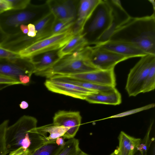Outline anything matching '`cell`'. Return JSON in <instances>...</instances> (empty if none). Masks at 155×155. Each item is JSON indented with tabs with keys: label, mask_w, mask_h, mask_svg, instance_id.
<instances>
[{
	"label": "cell",
	"mask_w": 155,
	"mask_h": 155,
	"mask_svg": "<svg viewBox=\"0 0 155 155\" xmlns=\"http://www.w3.org/2000/svg\"><path fill=\"white\" fill-rule=\"evenodd\" d=\"M130 16L118 0H101L87 22L88 45L108 41L115 29ZM85 28V27H84Z\"/></svg>",
	"instance_id": "1"
},
{
	"label": "cell",
	"mask_w": 155,
	"mask_h": 155,
	"mask_svg": "<svg viewBox=\"0 0 155 155\" xmlns=\"http://www.w3.org/2000/svg\"><path fill=\"white\" fill-rule=\"evenodd\" d=\"M109 40L132 44L155 55V11L150 16H130L115 29Z\"/></svg>",
	"instance_id": "2"
},
{
	"label": "cell",
	"mask_w": 155,
	"mask_h": 155,
	"mask_svg": "<svg viewBox=\"0 0 155 155\" xmlns=\"http://www.w3.org/2000/svg\"><path fill=\"white\" fill-rule=\"evenodd\" d=\"M36 119L32 116L24 115L14 124L8 127L6 131L5 141L8 153L20 147L28 150L30 154L46 143L38 134L31 130L36 127Z\"/></svg>",
	"instance_id": "3"
},
{
	"label": "cell",
	"mask_w": 155,
	"mask_h": 155,
	"mask_svg": "<svg viewBox=\"0 0 155 155\" xmlns=\"http://www.w3.org/2000/svg\"><path fill=\"white\" fill-rule=\"evenodd\" d=\"M84 48L63 57L50 69L36 74L49 78L54 76L68 75L97 70L88 63Z\"/></svg>",
	"instance_id": "4"
},
{
	"label": "cell",
	"mask_w": 155,
	"mask_h": 155,
	"mask_svg": "<svg viewBox=\"0 0 155 155\" xmlns=\"http://www.w3.org/2000/svg\"><path fill=\"white\" fill-rule=\"evenodd\" d=\"M73 26L62 32L38 40L18 52L20 57L30 59L47 52L58 51L74 36Z\"/></svg>",
	"instance_id": "5"
},
{
	"label": "cell",
	"mask_w": 155,
	"mask_h": 155,
	"mask_svg": "<svg viewBox=\"0 0 155 155\" xmlns=\"http://www.w3.org/2000/svg\"><path fill=\"white\" fill-rule=\"evenodd\" d=\"M154 64L155 55L147 54L141 57L130 70L125 88L129 96H136L141 93L144 81Z\"/></svg>",
	"instance_id": "6"
},
{
	"label": "cell",
	"mask_w": 155,
	"mask_h": 155,
	"mask_svg": "<svg viewBox=\"0 0 155 155\" xmlns=\"http://www.w3.org/2000/svg\"><path fill=\"white\" fill-rule=\"evenodd\" d=\"M87 61L92 67L107 70L114 69L119 63L130 58L104 48L98 45L84 48Z\"/></svg>",
	"instance_id": "7"
},
{
	"label": "cell",
	"mask_w": 155,
	"mask_h": 155,
	"mask_svg": "<svg viewBox=\"0 0 155 155\" xmlns=\"http://www.w3.org/2000/svg\"><path fill=\"white\" fill-rule=\"evenodd\" d=\"M71 78L99 85L115 87L116 79L114 69L107 70L99 69L68 75H56L51 78Z\"/></svg>",
	"instance_id": "8"
},
{
	"label": "cell",
	"mask_w": 155,
	"mask_h": 155,
	"mask_svg": "<svg viewBox=\"0 0 155 155\" xmlns=\"http://www.w3.org/2000/svg\"><path fill=\"white\" fill-rule=\"evenodd\" d=\"M34 72V68L29 59L21 57L12 59H0V74L18 80L20 75L31 76Z\"/></svg>",
	"instance_id": "9"
},
{
	"label": "cell",
	"mask_w": 155,
	"mask_h": 155,
	"mask_svg": "<svg viewBox=\"0 0 155 155\" xmlns=\"http://www.w3.org/2000/svg\"><path fill=\"white\" fill-rule=\"evenodd\" d=\"M81 121V117L78 111L59 110L55 114L53 124L64 127L67 131L63 136L64 139L74 137L78 131Z\"/></svg>",
	"instance_id": "10"
},
{
	"label": "cell",
	"mask_w": 155,
	"mask_h": 155,
	"mask_svg": "<svg viewBox=\"0 0 155 155\" xmlns=\"http://www.w3.org/2000/svg\"><path fill=\"white\" fill-rule=\"evenodd\" d=\"M44 84L52 92L81 100H85L87 96L97 93L72 84L50 78H48Z\"/></svg>",
	"instance_id": "11"
},
{
	"label": "cell",
	"mask_w": 155,
	"mask_h": 155,
	"mask_svg": "<svg viewBox=\"0 0 155 155\" xmlns=\"http://www.w3.org/2000/svg\"><path fill=\"white\" fill-rule=\"evenodd\" d=\"M46 3L54 18L69 21H75L77 16L74 1L71 0H49Z\"/></svg>",
	"instance_id": "12"
},
{
	"label": "cell",
	"mask_w": 155,
	"mask_h": 155,
	"mask_svg": "<svg viewBox=\"0 0 155 155\" xmlns=\"http://www.w3.org/2000/svg\"><path fill=\"white\" fill-rule=\"evenodd\" d=\"M101 0H81L73 27L74 35L83 33L85 25Z\"/></svg>",
	"instance_id": "13"
},
{
	"label": "cell",
	"mask_w": 155,
	"mask_h": 155,
	"mask_svg": "<svg viewBox=\"0 0 155 155\" xmlns=\"http://www.w3.org/2000/svg\"><path fill=\"white\" fill-rule=\"evenodd\" d=\"M95 45L130 58L142 57L147 54L139 48L129 43L108 40Z\"/></svg>",
	"instance_id": "14"
},
{
	"label": "cell",
	"mask_w": 155,
	"mask_h": 155,
	"mask_svg": "<svg viewBox=\"0 0 155 155\" xmlns=\"http://www.w3.org/2000/svg\"><path fill=\"white\" fill-rule=\"evenodd\" d=\"M85 100L91 104L116 105L122 101L121 96L117 89L114 87L108 91L98 92L87 96Z\"/></svg>",
	"instance_id": "15"
},
{
	"label": "cell",
	"mask_w": 155,
	"mask_h": 155,
	"mask_svg": "<svg viewBox=\"0 0 155 155\" xmlns=\"http://www.w3.org/2000/svg\"><path fill=\"white\" fill-rule=\"evenodd\" d=\"M58 51L45 53L29 59L34 68V74H36L51 68L60 59L58 55Z\"/></svg>",
	"instance_id": "16"
},
{
	"label": "cell",
	"mask_w": 155,
	"mask_h": 155,
	"mask_svg": "<svg viewBox=\"0 0 155 155\" xmlns=\"http://www.w3.org/2000/svg\"><path fill=\"white\" fill-rule=\"evenodd\" d=\"M85 35L84 33L74 35L64 46L58 50L57 54L60 59L81 51L88 46Z\"/></svg>",
	"instance_id": "17"
},
{
	"label": "cell",
	"mask_w": 155,
	"mask_h": 155,
	"mask_svg": "<svg viewBox=\"0 0 155 155\" xmlns=\"http://www.w3.org/2000/svg\"><path fill=\"white\" fill-rule=\"evenodd\" d=\"M65 128L56 125L53 123L32 129L31 132L38 134L45 142L55 141L58 137H62L67 131Z\"/></svg>",
	"instance_id": "18"
},
{
	"label": "cell",
	"mask_w": 155,
	"mask_h": 155,
	"mask_svg": "<svg viewBox=\"0 0 155 155\" xmlns=\"http://www.w3.org/2000/svg\"><path fill=\"white\" fill-rule=\"evenodd\" d=\"M141 140L121 131L118 137V155H134Z\"/></svg>",
	"instance_id": "19"
},
{
	"label": "cell",
	"mask_w": 155,
	"mask_h": 155,
	"mask_svg": "<svg viewBox=\"0 0 155 155\" xmlns=\"http://www.w3.org/2000/svg\"><path fill=\"white\" fill-rule=\"evenodd\" d=\"M54 19L53 15L49 12L35 21L34 25L37 34L34 38V41L50 35V28Z\"/></svg>",
	"instance_id": "20"
},
{
	"label": "cell",
	"mask_w": 155,
	"mask_h": 155,
	"mask_svg": "<svg viewBox=\"0 0 155 155\" xmlns=\"http://www.w3.org/2000/svg\"><path fill=\"white\" fill-rule=\"evenodd\" d=\"M52 79L72 84L96 92L108 91L115 87L99 85L67 78L56 77L53 78Z\"/></svg>",
	"instance_id": "21"
},
{
	"label": "cell",
	"mask_w": 155,
	"mask_h": 155,
	"mask_svg": "<svg viewBox=\"0 0 155 155\" xmlns=\"http://www.w3.org/2000/svg\"><path fill=\"white\" fill-rule=\"evenodd\" d=\"M35 15V13L30 11H23L9 16L5 23L8 26L17 27L21 24L29 22Z\"/></svg>",
	"instance_id": "22"
},
{
	"label": "cell",
	"mask_w": 155,
	"mask_h": 155,
	"mask_svg": "<svg viewBox=\"0 0 155 155\" xmlns=\"http://www.w3.org/2000/svg\"><path fill=\"white\" fill-rule=\"evenodd\" d=\"M64 146H58L55 141L46 142L36 149L30 155H57L62 150Z\"/></svg>",
	"instance_id": "23"
},
{
	"label": "cell",
	"mask_w": 155,
	"mask_h": 155,
	"mask_svg": "<svg viewBox=\"0 0 155 155\" xmlns=\"http://www.w3.org/2000/svg\"><path fill=\"white\" fill-rule=\"evenodd\" d=\"M81 151L79 140L74 137L65 142L62 149L57 155H78Z\"/></svg>",
	"instance_id": "24"
},
{
	"label": "cell",
	"mask_w": 155,
	"mask_h": 155,
	"mask_svg": "<svg viewBox=\"0 0 155 155\" xmlns=\"http://www.w3.org/2000/svg\"><path fill=\"white\" fill-rule=\"evenodd\" d=\"M155 88V64L151 67L148 74L143 82L141 93L148 92Z\"/></svg>",
	"instance_id": "25"
},
{
	"label": "cell",
	"mask_w": 155,
	"mask_h": 155,
	"mask_svg": "<svg viewBox=\"0 0 155 155\" xmlns=\"http://www.w3.org/2000/svg\"><path fill=\"white\" fill-rule=\"evenodd\" d=\"M75 22L61 21L54 18L50 28V35L68 29L73 26Z\"/></svg>",
	"instance_id": "26"
},
{
	"label": "cell",
	"mask_w": 155,
	"mask_h": 155,
	"mask_svg": "<svg viewBox=\"0 0 155 155\" xmlns=\"http://www.w3.org/2000/svg\"><path fill=\"white\" fill-rule=\"evenodd\" d=\"M9 120H4L0 124V155H6L8 152L6 144L5 134Z\"/></svg>",
	"instance_id": "27"
},
{
	"label": "cell",
	"mask_w": 155,
	"mask_h": 155,
	"mask_svg": "<svg viewBox=\"0 0 155 155\" xmlns=\"http://www.w3.org/2000/svg\"><path fill=\"white\" fill-rule=\"evenodd\" d=\"M153 124L152 122L150 125L146 134L137 148V151H139L142 155H147L148 150L151 144V141L150 140V135Z\"/></svg>",
	"instance_id": "28"
},
{
	"label": "cell",
	"mask_w": 155,
	"mask_h": 155,
	"mask_svg": "<svg viewBox=\"0 0 155 155\" xmlns=\"http://www.w3.org/2000/svg\"><path fill=\"white\" fill-rule=\"evenodd\" d=\"M155 106V104L154 103L149 104L143 106L136 109L128 110L127 111H125L120 114H118L113 115L110 117L102 119L101 120H103L107 119L121 117H125L126 116L134 114H135L142 111L153 108Z\"/></svg>",
	"instance_id": "29"
},
{
	"label": "cell",
	"mask_w": 155,
	"mask_h": 155,
	"mask_svg": "<svg viewBox=\"0 0 155 155\" xmlns=\"http://www.w3.org/2000/svg\"><path fill=\"white\" fill-rule=\"evenodd\" d=\"M13 10H21L25 8L29 4L30 0H7Z\"/></svg>",
	"instance_id": "30"
},
{
	"label": "cell",
	"mask_w": 155,
	"mask_h": 155,
	"mask_svg": "<svg viewBox=\"0 0 155 155\" xmlns=\"http://www.w3.org/2000/svg\"><path fill=\"white\" fill-rule=\"evenodd\" d=\"M20 57L18 53L13 52L0 46V59H12Z\"/></svg>",
	"instance_id": "31"
},
{
	"label": "cell",
	"mask_w": 155,
	"mask_h": 155,
	"mask_svg": "<svg viewBox=\"0 0 155 155\" xmlns=\"http://www.w3.org/2000/svg\"><path fill=\"white\" fill-rule=\"evenodd\" d=\"M21 84L16 79L0 74V84H5L9 86Z\"/></svg>",
	"instance_id": "32"
},
{
	"label": "cell",
	"mask_w": 155,
	"mask_h": 155,
	"mask_svg": "<svg viewBox=\"0 0 155 155\" xmlns=\"http://www.w3.org/2000/svg\"><path fill=\"white\" fill-rule=\"evenodd\" d=\"M29 151L22 147H20L15 150L10 152L8 155H30Z\"/></svg>",
	"instance_id": "33"
},
{
	"label": "cell",
	"mask_w": 155,
	"mask_h": 155,
	"mask_svg": "<svg viewBox=\"0 0 155 155\" xmlns=\"http://www.w3.org/2000/svg\"><path fill=\"white\" fill-rule=\"evenodd\" d=\"M10 10H12L11 7L7 0H0V14Z\"/></svg>",
	"instance_id": "34"
},
{
	"label": "cell",
	"mask_w": 155,
	"mask_h": 155,
	"mask_svg": "<svg viewBox=\"0 0 155 155\" xmlns=\"http://www.w3.org/2000/svg\"><path fill=\"white\" fill-rule=\"evenodd\" d=\"M31 76L25 74L20 75L18 78V80L21 84L24 85H28L30 82Z\"/></svg>",
	"instance_id": "35"
},
{
	"label": "cell",
	"mask_w": 155,
	"mask_h": 155,
	"mask_svg": "<svg viewBox=\"0 0 155 155\" xmlns=\"http://www.w3.org/2000/svg\"><path fill=\"white\" fill-rule=\"evenodd\" d=\"M55 142L59 146H63L65 144V142L62 137L58 138L55 140Z\"/></svg>",
	"instance_id": "36"
},
{
	"label": "cell",
	"mask_w": 155,
	"mask_h": 155,
	"mask_svg": "<svg viewBox=\"0 0 155 155\" xmlns=\"http://www.w3.org/2000/svg\"><path fill=\"white\" fill-rule=\"evenodd\" d=\"M20 28L23 34L25 35L27 34L28 32V26L22 24L20 25Z\"/></svg>",
	"instance_id": "37"
},
{
	"label": "cell",
	"mask_w": 155,
	"mask_h": 155,
	"mask_svg": "<svg viewBox=\"0 0 155 155\" xmlns=\"http://www.w3.org/2000/svg\"><path fill=\"white\" fill-rule=\"evenodd\" d=\"M20 108L22 109H25L28 108L29 104L25 101H22L19 105Z\"/></svg>",
	"instance_id": "38"
},
{
	"label": "cell",
	"mask_w": 155,
	"mask_h": 155,
	"mask_svg": "<svg viewBox=\"0 0 155 155\" xmlns=\"http://www.w3.org/2000/svg\"><path fill=\"white\" fill-rule=\"evenodd\" d=\"M28 31L35 32H36L35 27L34 24L30 23L28 25Z\"/></svg>",
	"instance_id": "39"
},
{
	"label": "cell",
	"mask_w": 155,
	"mask_h": 155,
	"mask_svg": "<svg viewBox=\"0 0 155 155\" xmlns=\"http://www.w3.org/2000/svg\"><path fill=\"white\" fill-rule=\"evenodd\" d=\"M27 34V36L29 37L35 38L36 35L37 33L35 32L28 31Z\"/></svg>",
	"instance_id": "40"
},
{
	"label": "cell",
	"mask_w": 155,
	"mask_h": 155,
	"mask_svg": "<svg viewBox=\"0 0 155 155\" xmlns=\"http://www.w3.org/2000/svg\"><path fill=\"white\" fill-rule=\"evenodd\" d=\"M7 34L5 35H0V45L3 42L5 39Z\"/></svg>",
	"instance_id": "41"
},
{
	"label": "cell",
	"mask_w": 155,
	"mask_h": 155,
	"mask_svg": "<svg viewBox=\"0 0 155 155\" xmlns=\"http://www.w3.org/2000/svg\"><path fill=\"white\" fill-rule=\"evenodd\" d=\"M118 148L117 147L114 152L111 153L109 155H118Z\"/></svg>",
	"instance_id": "42"
},
{
	"label": "cell",
	"mask_w": 155,
	"mask_h": 155,
	"mask_svg": "<svg viewBox=\"0 0 155 155\" xmlns=\"http://www.w3.org/2000/svg\"><path fill=\"white\" fill-rule=\"evenodd\" d=\"M7 34L5 33L3 30L0 25V35H5Z\"/></svg>",
	"instance_id": "43"
},
{
	"label": "cell",
	"mask_w": 155,
	"mask_h": 155,
	"mask_svg": "<svg viewBox=\"0 0 155 155\" xmlns=\"http://www.w3.org/2000/svg\"><path fill=\"white\" fill-rule=\"evenodd\" d=\"M78 155H89L82 151Z\"/></svg>",
	"instance_id": "44"
},
{
	"label": "cell",
	"mask_w": 155,
	"mask_h": 155,
	"mask_svg": "<svg viewBox=\"0 0 155 155\" xmlns=\"http://www.w3.org/2000/svg\"><path fill=\"white\" fill-rule=\"evenodd\" d=\"M134 155H142V154L139 151H137Z\"/></svg>",
	"instance_id": "45"
},
{
	"label": "cell",
	"mask_w": 155,
	"mask_h": 155,
	"mask_svg": "<svg viewBox=\"0 0 155 155\" xmlns=\"http://www.w3.org/2000/svg\"><path fill=\"white\" fill-rule=\"evenodd\" d=\"M2 90V86H1L0 85V91L1 90Z\"/></svg>",
	"instance_id": "46"
}]
</instances>
